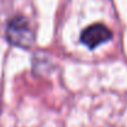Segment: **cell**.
<instances>
[{
  "label": "cell",
  "mask_w": 127,
  "mask_h": 127,
  "mask_svg": "<svg viewBox=\"0 0 127 127\" xmlns=\"http://www.w3.org/2000/svg\"><path fill=\"white\" fill-rule=\"evenodd\" d=\"M112 32L109 27H106L102 24H94L89 27H86L80 35V41L88 48L94 49L101 43L107 42L111 40Z\"/></svg>",
  "instance_id": "obj_2"
},
{
  "label": "cell",
  "mask_w": 127,
  "mask_h": 127,
  "mask_svg": "<svg viewBox=\"0 0 127 127\" xmlns=\"http://www.w3.org/2000/svg\"><path fill=\"white\" fill-rule=\"evenodd\" d=\"M6 38L7 41L21 48H29L35 42L33 31L31 30L29 22L21 17H14L6 26Z\"/></svg>",
  "instance_id": "obj_1"
}]
</instances>
